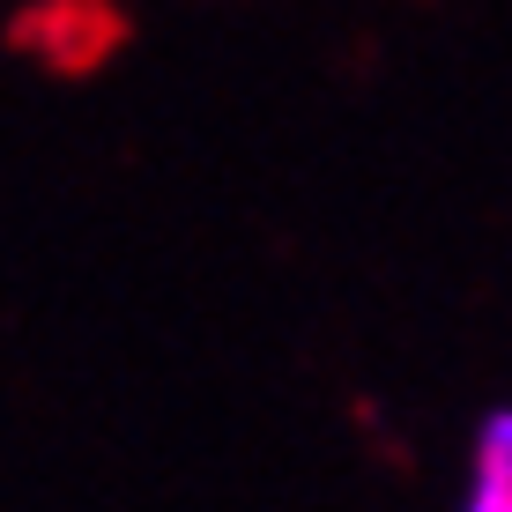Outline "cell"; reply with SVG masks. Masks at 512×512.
Instances as JSON below:
<instances>
[{
  "mask_svg": "<svg viewBox=\"0 0 512 512\" xmlns=\"http://www.w3.org/2000/svg\"><path fill=\"white\" fill-rule=\"evenodd\" d=\"M453 512H512V409H490L468 438V475Z\"/></svg>",
  "mask_w": 512,
  "mask_h": 512,
  "instance_id": "obj_1",
  "label": "cell"
}]
</instances>
